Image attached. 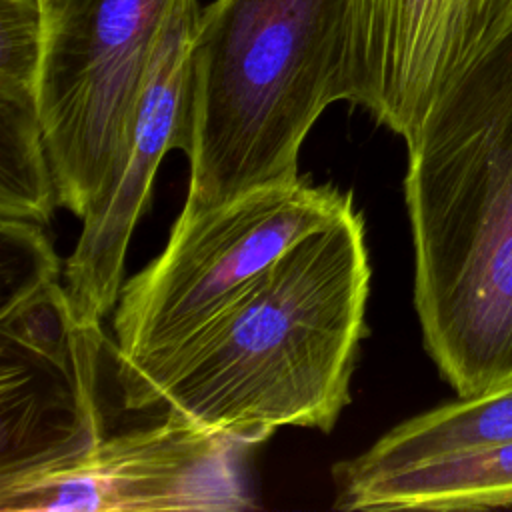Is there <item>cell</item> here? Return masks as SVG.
Segmentation results:
<instances>
[{"label": "cell", "instance_id": "obj_4", "mask_svg": "<svg viewBox=\"0 0 512 512\" xmlns=\"http://www.w3.org/2000/svg\"><path fill=\"white\" fill-rule=\"evenodd\" d=\"M352 204L332 184H268L182 208L164 250L122 284L114 314L118 382L144 372L232 308L302 236Z\"/></svg>", "mask_w": 512, "mask_h": 512}, {"label": "cell", "instance_id": "obj_1", "mask_svg": "<svg viewBox=\"0 0 512 512\" xmlns=\"http://www.w3.org/2000/svg\"><path fill=\"white\" fill-rule=\"evenodd\" d=\"M368 294L364 218L352 202L186 346L118 382L124 406H164L246 446L282 426L328 432L350 402Z\"/></svg>", "mask_w": 512, "mask_h": 512}, {"label": "cell", "instance_id": "obj_7", "mask_svg": "<svg viewBox=\"0 0 512 512\" xmlns=\"http://www.w3.org/2000/svg\"><path fill=\"white\" fill-rule=\"evenodd\" d=\"M104 346L60 280L0 310V480L66 464L104 436Z\"/></svg>", "mask_w": 512, "mask_h": 512}, {"label": "cell", "instance_id": "obj_13", "mask_svg": "<svg viewBox=\"0 0 512 512\" xmlns=\"http://www.w3.org/2000/svg\"><path fill=\"white\" fill-rule=\"evenodd\" d=\"M54 280L60 262L42 224L0 218V310Z\"/></svg>", "mask_w": 512, "mask_h": 512}, {"label": "cell", "instance_id": "obj_5", "mask_svg": "<svg viewBox=\"0 0 512 512\" xmlns=\"http://www.w3.org/2000/svg\"><path fill=\"white\" fill-rule=\"evenodd\" d=\"M176 0H42L38 108L60 206L82 218L130 138Z\"/></svg>", "mask_w": 512, "mask_h": 512}, {"label": "cell", "instance_id": "obj_9", "mask_svg": "<svg viewBox=\"0 0 512 512\" xmlns=\"http://www.w3.org/2000/svg\"><path fill=\"white\" fill-rule=\"evenodd\" d=\"M198 18L196 0L174 2L140 90L128 144L82 216V232L64 264V286L86 322H100L118 304L126 250L148 206L156 170L170 150H186Z\"/></svg>", "mask_w": 512, "mask_h": 512}, {"label": "cell", "instance_id": "obj_8", "mask_svg": "<svg viewBox=\"0 0 512 512\" xmlns=\"http://www.w3.org/2000/svg\"><path fill=\"white\" fill-rule=\"evenodd\" d=\"M512 32V0H350L348 102L406 142Z\"/></svg>", "mask_w": 512, "mask_h": 512}, {"label": "cell", "instance_id": "obj_11", "mask_svg": "<svg viewBox=\"0 0 512 512\" xmlns=\"http://www.w3.org/2000/svg\"><path fill=\"white\" fill-rule=\"evenodd\" d=\"M512 444V382L414 416L368 450L334 466V478L370 476L446 456Z\"/></svg>", "mask_w": 512, "mask_h": 512}, {"label": "cell", "instance_id": "obj_2", "mask_svg": "<svg viewBox=\"0 0 512 512\" xmlns=\"http://www.w3.org/2000/svg\"><path fill=\"white\" fill-rule=\"evenodd\" d=\"M414 306L458 396L512 382V32L406 142Z\"/></svg>", "mask_w": 512, "mask_h": 512}, {"label": "cell", "instance_id": "obj_12", "mask_svg": "<svg viewBox=\"0 0 512 512\" xmlns=\"http://www.w3.org/2000/svg\"><path fill=\"white\" fill-rule=\"evenodd\" d=\"M60 206L38 104L0 100V218L46 224Z\"/></svg>", "mask_w": 512, "mask_h": 512}, {"label": "cell", "instance_id": "obj_10", "mask_svg": "<svg viewBox=\"0 0 512 512\" xmlns=\"http://www.w3.org/2000/svg\"><path fill=\"white\" fill-rule=\"evenodd\" d=\"M340 510H486L512 506V444L334 478Z\"/></svg>", "mask_w": 512, "mask_h": 512}, {"label": "cell", "instance_id": "obj_3", "mask_svg": "<svg viewBox=\"0 0 512 512\" xmlns=\"http://www.w3.org/2000/svg\"><path fill=\"white\" fill-rule=\"evenodd\" d=\"M350 0H216L200 10L186 210L298 180L320 114L348 102Z\"/></svg>", "mask_w": 512, "mask_h": 512}, {"label": "cell", "instance_id": "obj_6", "mask_svg": "<svg viewBox=\"0 0 512 512\" xmlns=\"http://www.w3.org/2000/svg\"><path fill=\"white\" fill-rule=\"evenodd\" d=\"M246 448L166 412L152 426L104 434L66 464L0 480V512L246 510Z\"/></svg>", "mask_w": 512, "mask_h": 512}]
</instances>
